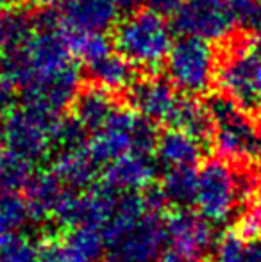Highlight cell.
<instances>
[{"mask_svg":"<svg viewBox=\"0 0 261 262\" xmlns=\"http://www.w3.org/2000/svg\"><path fill=\"white\" fill-rule=\"evenodd\" d=\"M31 221L25 198L18 193L0 194V237L16 234Z\"/></svg>","mask_w":261,"mask_h":262,"instance_id":"27","label":"cell"},{"mask_svg":"<svg viewBox=\"0 0 261 262\" xmlns=\"http://www.w3.org/2000/svg\"><path fill=\"white\" fill-rule=\"evenodd\" d=\"M259 70L261 55L256 54L249 43L233 45L216 75L222 93L242 109H256L261 105Z\"/></svg>","mask_w":261,"mask_h":262,"instance_id":"8","label":"cell"},{"mask_svg":"<svg viewBox=\"0 0 261 262\" xmlns=\"http://www.w3.org/2000/svg\"><path fill=\"white\" fill-rule=\"evenodd\" d=\"M88 75L95 86L109 91H124L129 90L134 84V66L124 57L122 54L115 52L108 54L106 57L91 62L86 66Z\"/></svg>","mask_w":261,"mask_h":262,"instance_id":"22","label":"cell"},{"mask_svg":"<svg viewBox=\"0 0 261 262\" xmlns=\"http://www.w3.org/2000/svg\"><path fill=\"white\" fill-rule=\"evenodd\" d=\"M143 0H116V4H118V7L120 9H124V11H134V7H138L139 4H142Z\"/></svg>","mask_w":261,"mask_h":262,"instance_id":"37","label":"cell"},{"mask_svg":"<svg viewBox=\"0 0 261 262\" xmlns=\"http://www.w3.org/2000/svg\"><path fill=\"white\" fill-rule=\"evenodd\" d=\"M213 120V148L226 161L261 159V132L245 109L226 95H215L208 102Z\"/></svg>","mask_w":261,"mask_h":262,"instance_id":"3","label":"cell"},{"mask_svg":"<svg viewBox=\"0 0 261 262\" xmlns=\"http://www.w3.org/2000/svg\"><path fill=\"white\" fill-rule=\"evenodd\" d=\"M167 125L168 128L181 130L185 134L200 139V141L208 139L213 134V120L209 116L208 105L190 95L179 97L174 111L168 116Z\"/></svg>","mask_w":261,"mask_h":262,"instance_id":"21","label":"cell"},{"mask_svg":"<svg viewBox=\"0 0 261 262\" xmlns=\"http://www.w3.org/2000/svg\"><path fill=\"white\" fill-rule=\"evenodd\" d=\"M0 262H42V246L25 234L0 237Z\"/></svg>","mask_w":261,"mask_h":262,"instance_id":"28","label":"cell"},{"mask_svg":"<svg viewBox=\"0 0 261 262\" xmlns=\"http://www.w3.org/2000/svg\"><path fill=\"white\" fill-rule=\"evenodd\" d=\"M101 262H118V260H115V259H111V257H109L108 260H101Z\"/></svg>","mask_w":261,"mask_h":262,"instance_id":"41","label":"cell"},{"mask_svg":"<svg viewBox=\"0 0 261 262\" xmlns=\"http://www.w3.org/2000/svg\"><path fill=\"white\" fill-rule=\"evenodd\" d=\"M259 84H261V70H259Z\"/></svg>","mask_w":261,"mask_h":262,"instance_id":"42","label":"cell"},{"mask_svg":"<svg viewBox=\"0 0 261 262\" xmlns=\"http://www.w3.org/2000/svg\"><path fill=\"white\" fill-rule=\"evenodd\" d=\"M22 0H0V9H11V7H18Z\"/></svg>","mask_w":261,"mask_h":262,"instance_id":"39","label":"cell"},{"mask_svg":"<svg viewBox=\"0 0 261 262\" xmlns=\"http://www.w3.org/2000/svg\"><path fill=\"white\" fill-rule=\"evenodd\" d=\"M168 252L185 257L204 259L216 246L215 225L202 214L190 209H177L165 220Z\"/></svg>","mask_w":261,"mask_h":262,"instance_id":"10","label":"cell"},{"mask_svg":"<svg viewBox=\"0 0 261 262\" xmlns=\"http://www.w3.org/2000/svg\"><path fill=\"white\" fill-rule=\"evenodd\" d=\"M32 173V162L6 150L0 156V191L18 193L27 186Z\"/></svg>","mask_w":261,"mask_h":262,"instance_id":"26","label":"cell"},{"mask_svg":"<svg viewBox=\"0 0 261 262\" xmlns=\"http://www.w3.org/2000/svg\"><path fill=\"white\" fill-rule=\"evenodd\" d=\"M118 196V191L106 182L93 184L81 193L68 191L52 220L66 230L77 227H93L102 230L115 212Z\"/></svg>","mask_w":261,"mask_h":262,"instance_id":"9","label":"cell"},{"mask_svg":"<svg viewBox=\"0 0 261 262\" xmlns=\"http://www.w3.org/2000/svg\"><path fill=\"white\" fill-rule=\"evenodd\" d=\"M204 141L185 134L175 128H167L159 134L156 146V161L167 169L170 168H195L204 154Z\"/></svg>","mask_w":261,"mask_h":262,"instance_id":"19","label":"cell"},{"mask_svg":"<svg viewBox=\"0 0 261 262\" xmlns=\"http://www.w3.org/2000/svg\"><path fill=\"white\" fill-rule=\"evenodd\" d=\"M66 193L68 191L65 189L61 180L54 175L52 169H42V171L32 173L31 180L24 187V198L31 221L42 223L49 217H54Z\"/></svg>","mask_w":261,"mask_h":262,"instance_id":"17","label":"cell"},{"mask_svg":"<svg viewBox=\"0 0 261 262\" xmlns=\"http://www.w3.org/2000/svg\"><path fill=\"white\" fill-rule=\"evenodd\" d=\"M249 27H251L252 34H254V38H256V41H258L259 47H261V0H256L254 14H252Z\"/></svg>","mask_w":261,"mask_h":262,"instance_id":"34","label":"cell"},{"mask_svg":"<svg viewBox=\"0 0 261 262\" xmlns=\"http://www.w3.org/2000/svg\"><path fill=\"white\" fill-rule=\"evenodd\" d=\"M90 132L73 116H61L54 134V152L86 148Z\"/></svg>","mask_w":261,"mask_h":262,"instance_id":"29","label":"cell"},{"mask_svg":"<svg viewBox=\"0 0 261 262\" xmlns=\"http://www.w3.org/2000/svg\"><path fill=\"white\" fill-rule=\"evenodd\" d=\"M256 0H186L174 16L179 36L220 41L240 25H249Z\"/></svg>","mask_w":261,"mask_h":262,"instance_id":"2","label":"cell"},{"mask_svg":"<svg viewBox=\"0 0 261 262\" xmlns=\"http://www.w3.org/2000/svg\"><path fill=\"white\" fill-rule=\"evenodd\" d=\"M170 207L190 209L195 205L197 196V169L195 168H170L165 169L163 179L157 184Z\"/></svg>","mask_w":261,"mask_h":262,"instance_id":"23","label":"cell"},{"mask_svg":"<svg viewBox=\"0 0 261 262\" xmlns=\"http://www.w3.org/2000/svg\"><path fill=\"white\" fill-rule=\"evenodd\" d=\"M165 68L170 82L190 97L206 93L218 75L211 41L197 36H179L168 54Z\"/></svg>","mask_w":261,"mask_h":262,"instance_id":"5","label":"cell"},{"mask_svg":"<svg viewBox=\"0 0 261 262\" xmlns=\"http://www.w3.org/2000/svg\"><path fill=\"white\" fill-rule=\"evenodd\" d=\"M143 2H145L147 7H149L150 11H154V13L161 14V16H165V18H168V16L174 18L175 13L181 9L186 0H143Z\"/></svg>","mask_w":261,"mask_h":262,"instance_id":"33","label":"cell"},{"mask_svg":"<svg viewBox=\"0 0 261 262\" xmlns=\"http://www.w3.org/2000/svg\"><path fill=\"white\" fill-rule=\"evenodd\" d=\"M159 262H206L204 259H198V257H185V255H177V253H165L161 257Z\"/></svg>","mask_w":261,"mask_h":262,"instance_id":"36","label":"cell"},{"mask_svg":"<svg viewBox=\"0 0 261 262\" xmlns=\"http://www.w3.org/2000/svg\"><path fill=\"white\" fill-rule=\"evenodd\" d=\"M139 118L134 109L118 107L104 127L90 134L86 150L98 166L134 154V132Z\"/></svg>","mask_w":261,"mask_h":262,"instance_id":"12","label":"cell"},{"mask_svg":"<svg viewBox=\"0 0 261 262\" xmlns=\"http://www.w3.org/2000/svg\"><path fill=\"white\" fill-rule=\"evenodd\" d=\"M167 245L161 212L149 210L126 228L106 235L111 259L118 262H157Z\"/></svg>","mask_w":261,"mask_h":262,"instance_id":"7","label":"cell"},{"mask_svg":"<svg viewBox=\"0 0 261 262\" xmlns=\"http://www.w3.org/2000/svg\"><path fill=\"white\" fill-rule=\"evenodd\" d=\"M50 169L61 180L66 191L81 193L95 184L98 164L86 148H79L56 152Z\"/></svg>","mask_w":261,"mask_h":262,"instance_id":"18","label":"cell"},{"mask_svg":"<svg viewBox=\"0 0 261 262\" xmlns=\"http://www.w3.org/2000/svg\"><path fill=\"white\" fill-rule=\"evenodd\" d=\"M174 27L161 14L145 9L129 11L120 18L113 34V45L134 68L156 73L167 64L174 47Z\"/></svg>","mask_w":261,"mask_h":262,"instance_id":"1","label":"cell"},{"mask_svg":"<svg viewBox=\"0 0 261 262\" xmlns=\"http://www.w3.org/2000/svg\"><path fill=\"white\" fill-rule=\"evenodd\" d=\"M104 250L108 246L101 228L77 227L47 239L42 245V262H101Z\"/></svg>","mask_w":261,"mask_h":262,"instance_id":"13","label":"cell"},{"mask_svg":"<svg viewBox=\"0 0 261 262\" xmlns=\"http://www.w3.org/2000/svg\"><path fill=\"white\" fill-rule=\"evenodd\" d=\"M4 148H6V139H4V127L2 121H0V156L4 154Z\"/></svg>","mask_w":261,"mask_h":262,"instance_id":"40","label":"cell"},{"mask_svg":"<svg viewBox=\"0 0 261 262\" xmlns=\"http://www.w3.org/2000/svg\"><path fill=\"white\" fill-rule=\"evenodd\" d=\"M118 109L116 102L113 100L111 93L102 88L91 86L79 91L72 104V116L86 128L90 134L104 127L106 121L113 116V113Z\"/></svg>","mask_w":261,"mask_h":262,"instance_id":"20","label":"cell"},{"mask_svg":"<svg viewBox=\"0 0 261 262\" xmlns=\"http://www.w3.org/2000/svg\"><path fill=\"white\" fill-rule=\"evenodd\" d=\"M177 88L170 82V79L150 75L147 79L134 80V84L127 90L131 107L147 120L154 123H167L175 104L179 100Z\"/></svg>","mask_w":261,"mask_h":262,"instance_id":"14","label":"cell"},{"mask_svg":"<svg viewBox=\"0 0 261 262\" xmlns=\"http://www.w3.org/2000/svg\"><path fill=\"white\" fill-rule=\"evenodd\" d=\"M79 86L81 72L75 62L57 73L34 77L18 91V95L22 97L24 105L61 114L65 109L72 107L73 100L81 91Z\"/></svg>","mask_w":261,"mask_h":262,"instance_id":"11","label":"cell"},{"mask_svg":"<svg viewBox=\"0 0 261 262\" xmlns=\"http://www.w3.org/2000/svg\"><path fill=\"white\" fill-rule=\"evenodd\" d=\"M29 2H32L36 7H39V9H45V7H52V6H56V4H61L63 0H29Z\"/></svg>","mask_w":261,"mask_h":262,"instance_id":"38","label":"cell"},{"mask_svg":"<svg viewBox=\"0 0 261 262\" xmlns=\"http://www.w3.org/2000/svg\"><path fill=\"white\" fill-rule=\"evenodd\" d=\"M116 0H63L59 16L65 29L70 31L106 32L118 24Z\"/></svg>","mask_w":261,"mask_h":262,"instance_id":"15","label":"cell"},{"mask_svg":"<svg viewBox=\"0 0 261 262\" xmlns=\"http://www.w3.org/2000/svg\"><path fill=\"white\" fill-rule=\"evenodd\" d=\"M65 39L70 52L77 61H83L84 64L98 61L113 52L115 45L106 36V32H91V31H70L65 29Z\"/></svg>","mask_w":261,"mask_h":262,"instance_id":"25","label":"cell"},{"mask_svg":"<svg viewBox=\"0 0 261 262\" xmlns=\"http://www.w3.org/2000/svg\"><path fill=\"white\" fill-rule=\"evenodd\" d=\"M244 186L226 159H208L197 169L195 207L213 225L233 216Z\"/></svg>","mask_w":261,"mask_h":262,"instance_id":"6","label":"cell"},{"mask_svg":"<svg viewBox=\"0 0 261 262\" xmlns=\"http://www.w3.org/2000/svg\"><path fill=\"white\" fill-rule=\"evenodd\" d=\"M215 262H247V239L236 230L222 235L215 246Z\"/></svg>","mask_w":261,"mask_h":262,"instance_id":"30","label":"cell"},{"mask_svg":"<svg viewBox=\"0 0 261 262\" xmlns=\"http://www.w3.org/2000/svg\"><path fill=\"white\" fill-rule=\"evenodd\" d=\"M16 88L11 86L7 80L0 79V116L6 118L16 107Z\"/></svg>","mask_w":261,"mask_h":262,"instance_id":"32","label":"cell"},{"mask_svg":"<svg viewBox=\"0 0 261 262\" xmlns=\"http://www.w3.org/2000/svg\"><path fill=\"white\" fill-rule=\"evenodd\" d=\"M247 262H261V237L247 241Z\"/></svg>","mask_w":261,"mask_h":262,"instance_id":"35","label":"cell"},{"mask_svg":"<svg viewBox=\"0 0 261 262\" xmlns=\"http://www.w3.org/2000/svg\"><path fill=\"white\" fill-rule=\"evenodd\" d=\"M236 232L247 241L261 237V194L252 198L249 207L244 210L236 223Z\"/></svg>","mask_w":261,"mask_h":262,"instance_id":"31","label":"cell"},{"mask_svg":"<svg viewBox=\"0 0 261 262\" xmlns=\"http://www.w3.org/2000/svg\"><path fill=\"white\" fill-rule=\"evenodd\" d=\"M61 114L31 105L14 107L2 121L6 150L38 162L54 152V134Z\"/></svg>","mask_w":261,"mask_h":262,"instance_id":"4","label":"cell"},{"mask_svg":"<svg viewBox=\"0 0 261 262\" xmlns=\"http://www.w3.org/2000/svg\"><path fill=\"white\" fill-rule=\"evenodd\" d=\"M36 32L34 14L18 7L0 9V52H14L24 49Z\"/></svg>","mask_w":261,"mask_h":262,"instance_id":"24","label":"cell"},{"mask_svg":"<svg viewBox=\"0 0 261 262\" xmlns=\"http://www.w3.org/2000/svg\"><path fill=\"white\" fill-rule=\"evenodd\" d=\"M157 161L152 156L127 154L106 164L104 182L118 193H139L152 186Z\"/></svg>","mask_w":261,"mask_h":262,"instance_id":"16","label":"cell"}]
</instances>
